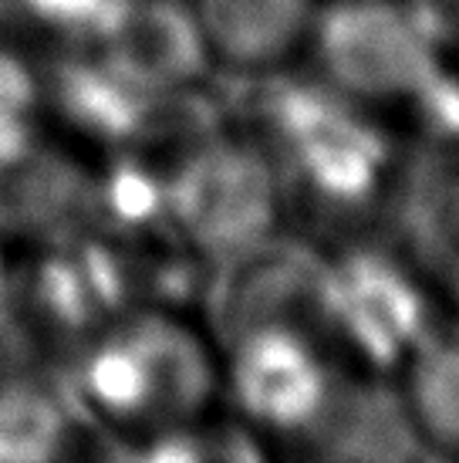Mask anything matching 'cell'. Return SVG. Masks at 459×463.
<instances>
[{"mask_svg": "<svg viewBox=\"0 0 459 463\" xmlns=\"http://www.w3.org/2000/svg\"><path fill=\"white\" fill-rule=\"evenodd\" d=\"M81 396L112 426L183 423L220 386V362L190 332L166 322L118 325L85 355Z\"/></svg>", "mask_w": 459, "mask_h": 463, "instance_id": "1", "label": "cell"}, {"mask_svg": "<svg viewBox=\"0 0 459 463\" xmlns=\"http://www.w3.org/2000/svg\"><path fill=\"white\" fill-rule=\"evenodd\" d=\"M220 379L237 412L270 437H307L338 406L332 355L291 322L243 328L220 365Z\"/></svg>", "mask_w": 459, "mask_h": 463, "instance_id": "2", "label": "cell"}, {"mask_svg": "<svg viewBox=\"0 0 459 463\" xmlns=\"http://www.w3.org/2000/svg\"><path fill=\"white\" fill-rule=\"evenodd\" d=\"M321 0H186L203 52L247 75L281 71L311 48Z\"/></svg>", "mask_w": 459, "mask_h": 463, "instance_id": "3", "label": "cell"}, {"mask_svg": "<svg viewBox=\"0 0 459 463\" xmlns=\"http://www.w3.org/2000/svg\"><path fill=\"white\" fill-rule=\"evenodd\" d=\"M314 41L328 52L348 91H406L426 58L416 27L389 7H351L338 14L321 7Z\"/></svg>", "mask_w": 459, "mask_h": 463, "instance_id": "4", "label": "cell"}, {"mask_svg": "<svg viewBox=\"0 0 459 463\" xmlns=\"http://www.w3.org/2000/svg\"><path fill=\"white\" fill-rule=\"evenodd\" d=\"M75 439V416L38 379L0 383V460H54Z\"/></svg>", "mask_w": 459, "mask_h": 463, "instance_id": "5", "label": "cell"}, {"mask_svg": "<svg viewBox=\"0 0 459 463\" xmlns=\"http://www.w3.org/2000/svg\"><path fill=\"white\" fill-rule=\"evenodd\" d=\"M408 410L429 439L459 447V332L419 348L408 383Z\"/></svg>", "mask_w": 459, "mask_h": 463, "instance_id": "6", "label": "cell"}, {"mask_svg": "<svg viewBox=\"0 0 459 463\" xmlns=\"http://www.w3.org/2000/svg\"><path fill=\"white\" fill-rule=\"evenodd\" d=\"M128 4L132 0H14V7L27 17L68 34L108 31L128 11Z\"/></svg>", "mask_w": 459, "mask_h": 463, "instance_id": "7", "label": "cell"}, {"mask_svg": "<svg viewBox=\"0 0 459 463\" xmlns=\"http://www.w3.org/2000/svg\"><path fill=\"white\" fill-rule=\"evenodd\" d=\"M34 99H38V89L27 75V68L17 58L0 52V142L14 139V132L21 126L27 129Z\"/></svg>", "mask_w": 459, "mask_h": 463, "instance_id": "8", "label": "cell"}]
</instances>
